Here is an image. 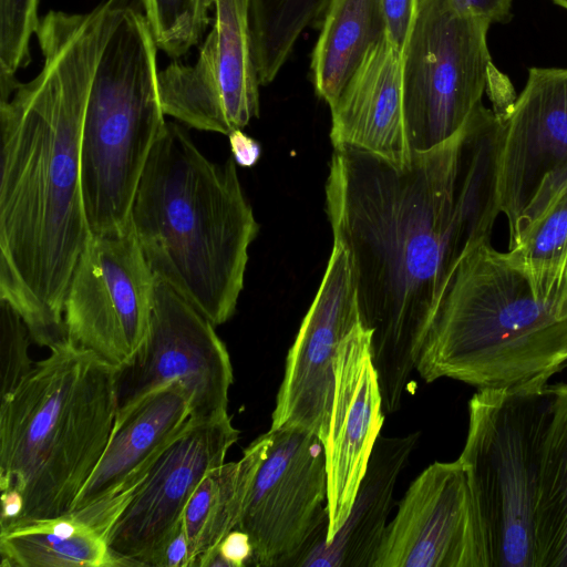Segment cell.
Here are the masks:
<instances>
[{
    "label": "cell",
    "mask_w": 567,
    "mask_h": 567,
    "mask_svg": "<svg viewBox=\"0 0 567 567\" xmlns=\"http://www.w3.org/2000/svg\"><path fill=\"white\" fill-rule=\"evenodd\" d=\"M505 125L480 103L454 135L414 152L404 169L353 147L333 151L326 213L371 330L385 415L401 406L455 269L489 240Z\"/></svg>",
    "instance_id": "1"
},
{
    "label": "cell",
    "mask_w": 567,
    "mask_h": 567,
    "mask_svg": "<svg viewBox=\"0 0 567 567\" xmlns=\"http://www.w3.org/2000/svg\"><path fill=\"white\" fill-rule=\"evenodd\" d=\"M127 2L103 0L85 13L49 11L35 31L40 72L0 102V300L41 347L65 339V293L91 236L81 186L85 106Z\"/></svg>",
    "instance_id": "2"
},
{
    "label": "cell",
    "mask_w": 567,
    "mask_h": 567,
    "mask_svg": "<svg viewBox=\"0 0 567 567\" xmlns=\"http://www.w3.org/2000/svg\"><path fill=\"white\" fill-rule=\"evenodd\" d=\"M567 368V274L536 276L495 250L470 251L451 277L416 371L477 390H542Z\"/></svg>",
    "instance_id": "3"
},
{
    "label": "cell",
    "mask_w": 567,
    "mask_h": 567,
    "mask_svg": "<svg viewBox=\"0 0 567 567\" xmlns=\"http://www.w3.org/2000/svg\"><path fill=\"white\" fill-rule=\"evenodd\" d=\"M130 221L157 278L216 327L234 316L259 224L233 157L210 161L182 125L167 122Z\"/></svg>",
    "instance_id": "4"
},
{
    "label": "cell",
    "mask_w": 567,
    "mask_h": 567,
    "mask_svg": "<svg viewBox=\"0 0 567 567\" xmlns=\"http://www.w3.org/2000/svg\"><path fill=\"white\" fill-rule=\"evenodd\" d=\"M48 349L0 396L1 494L22 504L10 527L71 513L117 415L115 368L66 339Z\"/></svg>",
    "instance_id": "5"
},
{
    "label": "cell",
    "mask_w": 567,
    "mask_h": 567,
    "mask_svg": "<svg viewBox=\"0 0 567 567\" xmlns=\"http://www.w3.org/2000/svg\"><path fill=\"white\" fill-rule=\"evenodd\" d=\"M156 51L145 13L128 2L101 53L82 126L81 186L91 234L130 225L140 179L166 126Z\"/></svg>",
    "instance_id": "6"
},
{
    "label": "cell",
    "mask_w": 567,
    "mask_h": 567,
    "mask_svg": "<svg viewBox=\"0 0 567 567\" xmlns=\"http://www.w3.org/2000/svg\"><path fill=\"white\" fill-rule=\"evenodd\" d=\"M553 393L477 390L458 457L471 493L483 567H535L543 446Z\"/></svg>",
    "instance_id": "7"
},
{
    "label": "cell",
    "mask_w": 567,
    "mask_h": 567,
    "mask_svg": "<svg viewBox=\"0 0 567 567\" xmlns=\"http://www.w3.org/2000/svg\"><path fill=\"white\" fill-rule=\"evenodd\" d=\"M491 23L452 0H419L402 50L408 140L414 152L445 142L482 103L493 69Z\"/></svg>",
    "instance_id": "8"
},
{
    "label": "cell",
    "mask_w": 567,
    "mask_h": 567,
    "mask_svg": "<svg viewBox=\"0 0 567 567\" xmlns=\"http://www.w3.org/2000/svg\"><path fill=\"white\" fill-rule=\"evenodd\" d=\"M155 281L131 221L91 234L65 293V339L115 369L125 365L146 337Z\"/></svg>",
    "instance_id": "9"
},
{
    "label": "cell",
    "mask_w": 567,
    "mask_h": 567,
    "mask_svg": "<svg viewBox=\"0 0 567 567\" xmlns=\"http://www.w3.org/2000/svg\"><path fill=\"white\" fill-rule=\"evenodd\" d=\"M215 327L156 277L146 337L133 358L116 369L117 412L158 388L179 382L189 395L193 420L228 414L234 373Z\"/></svg>",
    "instance_id": "10"
},
{
    "label": "cell",
    "mask_w": 567,
    "mask_h": 567,
    "mask_svg": "<svg viewBox=\"0 0 567 567\" xmlns=\"http://www.w3.org/2000/svg\"><path fill=\"white\" fill-rule=\"evenodd\" d=\"M238 529L252 546L251 564L292 566L328 529V475L323 442L297 427L269 430Z\"/></svg>",
    "instance_id": "11"
},
{
    "label": "cell",
    "mask_w": 567,
    "mask_h": 567,
    "mask_svg": "<svg viewBox=\"0 0 567 567\" xmlns=\"http://www.w3.org/2000/svg\"><path fill=\"white\" fill-rule=\"evenodd\" d=\"M566 186L567 68H532L506 120L498 159L509 249Z\"/></svg>",
    "instance_id": "12"
},
{
    "label": "cell",
    "mask_w": 567,
    "mask_h": 567,
    "mask_svg": "<svg viewBox=\"0 0 567 567\" xmlns=\"http://www.w3.org/2000/svg\"><path fill=\"white\" fill-rule=\"evenodd\" d=\"M215 20L194 65L173 61L158 71L165 115L185 126L228 135L259 116V80L250 0H214Z\"/></svg>",
    "instance_id": "13"
},
{
    "label": "cell",
    "mask_w": 567,
    "mask_h": 567,
    "mask_svg": "<svg viewBox=\"0 0 567 567\" xmlns=\"http://www.w3.org/2000/svg\"><path fill=\"white\" fill-rule=\"evenodd\" d=\"M239 431L229 414L195 421L151 465L105 533L115 566H155L205 475L225 463Z\"/></svg>",
    "instance_id": "14"
},
{
    "label": "cell",
    "mask_w": 567,
    "mask_h": 567,
    "mask_svg": "<svg viewBox=\"0 0 567 567\" xmlns=\"http://www.w3.org/2000/svg\"><path fill=\"white\" fill-rule=\"evenodd\" d=\"M361 322L358 292L344 248L333 243L318 292L288 351L271 430L302 429L324 444L339 349Z\"/></svg>",
    "instance_id": "15"
},
{
    "label": "cell",
    "mask_w": 567,
    "mask_h": 567,
    "mask_svg": "<svg viewBox=\"0 0 567 567\" xmlns=\"http://www.w3.org/2000/svg\"><path fill=\"white\" fill-rule=\"evenodd\" d=\"M372 567H483L461 461L434 462L410 485Z\"/></svg>",
    "instance_id": "16"
},
{
    "label": "cell",
    "mask_w": 567,
    "mask_h": 567,
    "mask_svg": "<svg viewBox=\"0 0 567 567\" xmlns=\"http://www.w3.org/2000/svg\"><path fill=\"white\" fill-rule=\"evenodd\" d=\"M371 330L358 324L343 340L334 369V392L324 442L329 542L347 520L385 413L371 351Z\"/></svg>",
    "instance_id": "17"
},
{
    "label": "cell",
    "mask_w": 567,
    "mask_h": 567,
    "mask_svg": "<svg viewBox=\"0 0 567 567\" xmlns=\"http://www.w3.org/2000/svg\"><path fill=\"white\" fill-rule=\"evenodd\" d=\"M192 422L189 395L179 382L158 388L117 412L104 453L70 514L105 535L154 461Z\"/></svg>",
    "instance_id": "18"
},
{
    "label": "cell",
    "mask_w": 567,
    "mask_h": 567,
    "mask_svg": "<svg viewBox=\"0 0 567 567\" xmlns=\"http://www.w3.org/2000/svg\"><path fill=\"white\" fill-rule=\"evenodd\" d=\"M331 110L333 148L353 147L398 169L413 158L403 109L402 51L386 37L374 45Z\"/></svg>",
    "instance_id": "19"
},
{
    "label": "cell",
    "mask_w": 567,
    "mask_h": 567,
    "mask_svg": "<svg viewBox=\"0 0 567 567\" xmlns=\"http://www.w3.org/2000/svg\"><path fill=\"white\" fill-rule=\"evenodd\" d=\"M421 434L379 436L350 514L326 542L322 532L292 566L372 567L392 508L398 478Z\"/></svg>",
    "instance_id": "20"
},
{
    "label": "cell",
    "mask_w": 567,
    "mask_h": 567,
    "mask_svg": "<svg viewBox=\"0 0 567 567\" xmlns=\"http://www.w3.org/2000/svg\"><path fill=\"white\" fill-rule=\"evenodd\" d=\"M267 447L265 433L238 461L210 470L190 496L182 525L189 544L192 567H205L219 543L238 527Z\"/></svg>",
    "instance_id": "21"
},
{
    "label": "cell",
    "mask_w": 567,
    "mask_h": 567,
    "mask_svg": "<svg viewBox=\"0 0 567 567\" xmlns=\"http://www.w3.org/2000/svg\"><path fill=\"white\" fill-rule=\"evenodd\" d=\"M388 37L382 0H330L311 54L319 97L332 107L368 52Z\"/></svg>",
    "instance_id": "22"
},
{
    "label": "cell",
    "mask_w": 567,
    "mask_h": 567,
    "mask_svg": "<svg viewBox=\"0 0 567 567\" xmlns=\"http://www.w3.org/2000/svg\"><path fill=\"white\" fill-rule=\"evenodd\" d=\"M1 566H115L105 535L73 514L0 530Z\"/></svg>",
    "instance_id": "23"
},
{
    "label": "cell",
    "mask_w": 567,
    "mask_h": 567,
    "mask_svg": "<svg viewBox=\"0 0 567 567\" xmlns=\"http://www.w3.org/2000/svg\"><path fill=\"white\" fill-rule=\"evenodd\" d=\"M535 523V567H567V382L549 384Z\"/></svg>",
    "instance_id": "24"
},
{
    "label": "cell",
    "mask_w": 567,
    "mask_h": 567,
    "mask_svg": "<svg viewBox=\"0 0 567 567\" xmlns=\"http://www.w3.org/2000/svg\"><path fill=\"white\" fill-rule=\"evenodd\" d=\"M330 0H250L254 59L260 85L271 83L306 28L323 17Z\"/></svg>",
    "instance_id": "25"
},
{
    "label": "cell",
    "mask_w": 567,
    "mask_h": 567,
    "mask_svg": "<svg viewBox=\"0 0 567 567\" xmlns=\"http://www.w3.org/2000/svg\"><path fill=\"white\" fill-rule=\"evenodd\" d=\"M507 252L532 274L567 272V186Z\"/></svg>",
    "instance_id": "26"
},
{
    "label": "cell",
    "mask_w": 567,
    "mask_h": 567,
    "mask_svg": "<svg viewBox=\"0 0 567 567\" xmlns=\"http://www.w3.org/2000/svg\"><path fill=\"white\" fill-rule=\"evenodd\" d=\"M143 1L154 41L172 59L185 55L200 42L214 6V0Z\"/></svg>",
    "instance_id": "27"
},
{
    "label": "cell",
    "mask_w": 567,
    "mask_h": 567,
    "mask_svg": "<svg viewBox=\"0 0 567 567\" xmlns=\"http://www.w3.org/2000/svg\"><path fill=\"white\" fill-rule=\"evenodd\" d=\"M39 0H0V101L17 85L16 73L30 61V39L35 33Z\"/></svg>",
    "instance_id": "28"
},
{
    "label": "cell",
    "mask_w": 567,
    "mask_h": 567,
    "mask_svg": "<svg viewBox=\"0 0 567 567\" xmlns=\"http://www.w3.org/2000/svg\"><path fill=\"white\" fill-rule=\"evenodd\" d=\"M30 341L22 318L9 303L0 300V396L10 392L33 367L29 357Z\"/></svg>",
    "instance_id": "29"
},
{
    "label": "cell",
    "mask_w": 567,
    "mask_h": 567,
    "mask_svg": "<svg viewBox=\"0 0 567 567\" xmlns=\"http://www.w3.org/2000/svg\"><path fill=\"white\" fill-rule=\"evenodd\" d=\"M416 6L417 0H382L388 37L400 51L409 37Z\"/></svg>",
    "instance_id": "30"
},
{
    "label": "cell",
    "mask_w": 567,
    "mask_h": 567,
    "mask_svg": "<svg viewBox=\"0 0 567 567\" xmlns=\"http://www.w3.org/2000/svg\"><path fill=\"white\" fill-rule=\"evenodd\" d=\"M252 559V546L248 535L235 528L219 543L206 566L241 567ZM205 566V567H206Z\"/></svg>",
    "instance_id": "31"
},
{
    "label": "cell",
    "mask_w": 567,
    "mask_h": 567,
    "mask_svg": "<svg viewBox=\"0 0 567 567\" xmlns=\"http://www.w3.org/2000/svg\"><path fill=\"white\" fill-rule=\"evenodd\" d=\"M455 7L466 13L483 18L492 23H505L512 18L513 0H452Z\"/></svg>",
    "instance_id": "32"
},
{
    "label": "cell",
    "mask_w": 567,
    "mask_h": 567,
    "mask_svg": "<svg viewBox=\"0 0 567 567\" xmlns=\"http://www.w3.org/2000/svg\"><path fill=\"white\" fill-rule=\"evenodd\" d=\"M155 566L192 567L189 544L182 523L165 545Z\"/></svg>",
    "instance_id": "33"
},
{
    "label": "cell",
    "mask_w": 567,
    "mask_h": 567,
    "mask_svg": "<svg viewBox=\"0 0 567 567\" xmlns=\"http://www.w3.org/2000/svg\"><path fill=\"white\" fill-rule=\"evenodd\" d=\"M230 152L235 163L241 167L255 166L261 157L260 144L241 128L231 131L228 135Z\"/></svg>",
    "instance_id": "34"
},
{
    "label": "cell",
    "mask_w": 567,
    "mask_h": 567,
    "mask_svg": "<svg viewBox=\"0 0 567 567\" xmlns=\"http://www.w3.org/2000/svg\"><path fill=\"white\" fill-rule=\"evenodd\" d=\"M554 3L567 9V0H551Z\"/></svg>",
    "instance_id": "35"
},
{
    "label": "cell",
    "mask_w": 567,
    "mask_h": 567,
    "mask_svg": "<svg viewBox=\"0 0 567 567\" xmlns=\"http://www.w3.org/2000/svg\"><path fill=\"white\" fill-rule=\"evenodd\" d=\"M419 1V0H417Z\"/></svg>",
    "instance_id": "36"
}]
</instances>
